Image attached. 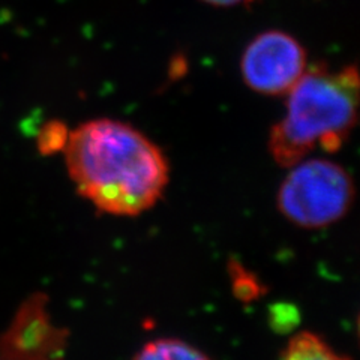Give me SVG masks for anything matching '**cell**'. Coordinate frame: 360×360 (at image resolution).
Wrapping results in <instances>:
<instances>
[{"label": "cell", "mask_w": 360, "mask_h": 360, "mask_svg": "<svg viewBox=\"0 0 360 360\" xmlns=\"http://www.w3.org/2000/svg\"><path fill=\"white\" fill-rule=\"evenodd\" d=\"M62 152L77 193L111 217L150 210L170 182V164L160 146L120 120L82 123L68 132Z\"/></svg>", "instance_id": "cell-1"}, {"label": "cell", "mask_w": 360, "mask_h": 360, "mask_svg": "<svg viewBox=\"0 0 360 360\" xmlns=\"http://www.w3.org/2000/svg\"><path fill=\"white\" fill-rule=\"evenodd\" d=\"M285 115L269 132L274 161L290 168L314 150H341L357 123L359 72L356 65L330 70L317 63L305 70L287 94Z\"/></svg>", "instance_id": "cell-2"}, {"label": "cell", "mask_w": 360, "mask_h": 360, "mask_svg": "<svg viewBox=\"0 0 360 360\" xmlns=\"http://www.w3.org/2000/svg\"><path fill=\"white\" fill-rule=\"evenodd\" d=\"M356 195L352 174L326 158H305L291 165L276 194V207L290 224L321 230L350 212Z\"/></svg>", "instance_id": "cell-3"}, {"label": "cell", "mask_w": 360, "mask_h": 360, "mask_svg": "<svg viewBox=\"0 0 360 360\" xmlns=\"http://www.w3.org/2000/svg\"><path fill=\"white\" fill-rule=\"evenodd\" d=\"M240 70L245 84L254 92L287 95L307 70V53L288 33L269 30L248 44Z\"/></svg>", "instance_id": "cell-4"}, {"label": "cell", "mask_w": 360, "mask_h": 360, "mask_svg": "<svg viewBox=\"0 0 360 360\" xmlns=\"http://www.w3.org/2000/svg\"><path fill=\"white\" fill-rule=\"evenodd\" d=\"M49 296L32 292L0 333V360H66L70 330L51 319Z\"/></svg>", "instance_id": "cell-5"}, {"label": "cell", "mask_w": 360, "mask_h": 360, "mask_svg": "<svg viewBox=\"0 0 360 360\" xmlns=\"http://www.w3.org/2000/svg\"><path fill=\"white\" fill-rule=\"evenodd\" d=\"M132 360H212L195 345L177 338H158L146 342Z\"/></svg>", "instance_id": "cell-6"}, {"label": "cell", "mask_w": 360, "mask_h": 360, "mask_svg": "<svg viewBox=\"0 0 360 360\" xmlns=\"http://www.w3.org/2000/svg\"><path fill=\"white\" fill-rule=\"evenodd\" d=\"M279 360H352L314 332H300L288 341Z\"/></svg>", "instance_id": "cell-7"}, {"label": "cell", "mask_w": 360, "mask_h": 360, "mask_svg": "<svg viewBox=\"0 0 360 360\" xmlns=\"http://www.w3.org/2000/svg\"><path fill=\"white\" fill-rule=\"evenodd\" d=\"M66 128L59 122H50L45 125L38 135V149L42 155H53L63 150L66 139H68Z\"/></svg>", "instance_id": "cell-8"}, {"label": "cell", "mask_w": 360, "mask_h": 360, "mask_svg": "<svg viewBox=\"0 0 360 360\" xmlns=\"http://www.w3.org/2000/svg\"><path fill=\"white\" fill-rule=\"evenodd\" d=\"M236 269H238L239 275L231 272V276H233V288L236 291V295H238V297L254 299L260 295L262 287L258 285L257 279L251 276V274H248L242 266H236Z\"/></svg>", "instance_id": "cell-9"}, {"label": "cell", "mask_w": 360, "mask_h": 360, "mask_svg": "<svg viewBox=\"0 0 360 360\" xmlns=\"http://www.w3.org/2000/svg\"><path fill=\"white\" fill-rule=\"evenodd\" d=\"M205 2L217 6H236V5H243L250 4L251 0H205Z\"/></svg>", "instance_id": "cell-10"}]
</instances>
